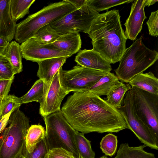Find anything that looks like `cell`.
<instances>
[{"instance_id": "obj_33", "label": "cell", "mask_w": 158, "mask_h": 158, "mask_svg": "<svg viewBox=\"0 0 158 158\" xmlns=\"http://www.w3.org/2000/svg\"><path fill=\"white\" fill-rule=\"evenodd\" d=\"M149 34L156 37L158 35V10L151 12L147 22Z\"/></svg>"}, {"instance_id": "obj_42", "label": "cell", "mask_w": 158, "mask_h": 158, "mask_svg": "<svg viewBox=\"0 0 158 158\" xmlns=\"http://www.w3.org/2000/svg\"></svg>"}, {"instance_id": "obj_39", "label": "cell", "mask_w": 158, "mask_h": 158, "mask_svg": "<svg viewBox=\"0 0 158 158\" xmlns=\"http://www.w3.org/2000/svg\"><path fill=\"white\" fill-rule=\"evenodd\" d=\"M158 0H148L146 6H149L155 4Z\"/></svg>"}, {"instance_id": "obj_18", "label": "cell", "mask_w": 158, "mask_h": 158, "mask_svg": "<svg viewBox=\"0 0 158 158\" xmlns=\"http://www.w3.org/2000/svg\"><path fill=\"white\" fill-rule=\"evenodd\" d=\"M123 83L119 81L114 73L109 72L87 91L99 97L103 95L107 96L111 91Z\"/></svg>"}, {"instance_id": "obj_25", "label": "cell", "mask_w": 158, "mask_h": 158, "mask_svg": "<svg viewBox=\"0 0 158 158\" xmlns=\"http://www.w3.org/2000/svg\"><path fill=\"white\" fill-rule=\"evenodd\" d=\"M84 134L76 131L75 136L76 145L80 158H95L91 141L85 137Z\"/></svg>"}, {"instance_id": "obj_24", "label": "cell", "mask_w": 158, "mask_h": 158, "mask_svg": "<svg viewBox=\"0 0 158 158\" xmlns=\"http://www.w3.org/2000/svg\"><path fill=\"white\" fill-rule=\"evenodd\" d=\"M129 84L122 85L111 91L108 95L105 100L106 102L113 107L118 109L123 104V100L127 92L131 88Z\"/></svg>"}, {"instance_id": "obj_38", "label": "cell", "mask_w": 158, "mask_h": 158, "mask_svg": "<svg viewBox=\"0 0 158 158\" xmlns=\"http://www.w3.org/2000/svg\"><path fill=\"white\" fill-rule=\"evenodd\" d=\"M10 42L0 37V56H3L5 51Z\"/></svg>"}, {"instance_id": "obj_14", "label": "cell", "mask_w": 158, "mask_h": 158, "mask_svg": "<svg viewBox=\"0 0 158 158\" xmlns=\"http://www.w3.org/2000/svg\"><path fill=\"white\" fill-rule=\"evenodd\" d=\"M75 61L77 65L86 68L110 72V64L94 49L80 50L76 56Z\"/></svg>"}, {"instance_id": "obj_28", "label": "cell", "mask_w": 158, "mask_h": 158, "mask_svg": "<svg viewBox=\"0 0 158 158\" xmlns=\"http://www.w3.org/2000/svg\"><path fill=\"white\" fill-rule=\"evenodd\" d=\"M22 104L20 98L9 95L0 101V120L9 113H12Z\"/></svg>"}, {"instance_id": "obj_11", "label": "cell", "mask_w": 158, "mask_h": 158, "mask_svg": "<svg viewBox=\"0 0 158 158\" xmlns=\"http://www.w3.org/2000/svg\"><path fill=\"white\" fill-rule=\"evenodd\" d=\"M69 93L60 85L58 70L50 84L44 85L43 94L39 102L40 115L44 117L60 111L62 101Z\"/></svg>"}, {"instance_id": "obj_5", "label": "cell", "mask_w": 158, "mask_h": 158, "mask_svg": "<svg viewBox=\"0 0 158 158\" xmlns=\"http://www.w3.org/2000/svg\"><path fill=\"white\" fill-rule=\"evenodd\" d=\"M8 124L0 135V158H17L26 150L29 119L19 107L11 113Z\"/></svg>"}, {"instance_id": "obj_1", "label": "cell", "mask_w": 158, "mask_h": 158, "mask_svg": "<svg viewBox=\"0 0 158 158\" xmlns=\"http://www.w3.org/2000/svg\"><path fill=\"white\" fill-rule=\"evenodd\" d=\"M61 111L72 127L84 134L117 133L128 129L118 109L88 91L74 92L68 98Z\"/></svg>"}, {"instance_id": "obj_29", "label": "cell", "mask_w": 158, "mask_h": 158, "mask_svg": "<svg viewBox=\"0 0 158 158\" xmlns=\"http://www.w3.org/2000/svg\"><path fill=\"white\" fill-rule=\"evenodd\" d=\"M134 0H86V4L97 12L107 10L115 6L132 2Z\"/></svg>"}, {"instance_id": "obj_9", "label": "cell", "mask_w": 158, "mask_h": 158, "mask_svg": "<svg viewBox=\"0 0 158 158\" xmlns=\"http://www.w3.org/2000/svg\"><path fill=\"white\" fill-rule=\"evenodd\" d=\"M123 103V105L118 110L124 119L128 129L147 147L158 150V138L136 113L130 90L126 93Z\"/></svg>"}, {"instance_id": "obj_12", "label": "cell", "mask_w": 158, "mask_h": 158, "mask_svg": "<svg viewBox=\"0 0 158 158\" xmlns=\"http://www.w3.org/2000/svg\"><path fill=\"white\" fill-rule=\"evenodd\" d=\"M20 48L22 57L26 60L37 63L49 58L60 57L67 58L71 56L57 48L52 43L42 44L33 37L21 44Z\"/></svg>"}, {"instance_id": "obj_30", "label": "cell", "mask_w": 158, "mask_h": 158, "mask_svg": "<svg viewBox=\"0 0 158 158\" xmlns=\"http://www.w3.org/2000/svg\"><path fill=\"white\" fill-rule=\"evenodd\" d=\"M118 142L117 136L109 133L102 138L100 143V148L106 156L112 157L116 153Z\"/></svg>"}, {"instance_id": "obj_34", "label": "cell", "mask_w": 158, "mask_h": 158, "mask_svg": "<svg viewBox=\"0 0 158 158\" xmlns=\"http://www.w3.org/2000/svg\"><path fill=\"white\" fill-rule=\"evenodd\" d=\"M47 158H75L73 154L62 148H53L49 149Z\"/></svg>"}, {"instance_id": "obj_22", "label": "cell", "mask_w": 158, "mask_h": 158, "mask_svg": "<svg viewBox=\"0 0 158 158\" xmlns=\"http://www.w3.org/2000/svg\"><path fill=\"white\" fill-rule=\"evenodd\" d=\"M45 131L40 124L32 125L28 128L25 137L26 150L29 153L32 152L37 145L45 137Z\"/></svg>"}, {"instance_id": "obj_20", "label": "cell", "mask_w": 158, "mask_h": 158, "mask_svg": "<svg viewBox=\"0 0 158 158\" xmlns=\"http://www.w3.org/2000/svg\"><path fill=\"white\" fill-rule=\"evenodd\" d=\"M147 146L143 145L135 147H130L127 143L120 144L114 158H156L154 154L144 150Z\"/></svg>"}, {"instance_id": "obj_15", "label": "cell", "mask_w": 158, "mask_h": 158, "mask_svg": "<svg viewBox=\"0 0 158 158\" xmlns=\"http://www.w3.org/2000/svg\"><path fill=\"white\" fill-rule=\"evenodd\" d=\"M10 0H0V37L10 42L14 38L16 22L10 12Z\"/></svg>"}, {"instance_id": "obj_26", "label": "cell", "mask_w": 158, "mask_h": 158, "mask_svg": "<svg viewBox=\"0 0 158 158\" xmlns=\"http://www.w3.org/2000/svg\"><path fill=\"white\" fill-rule=\"evenodd\" d=\"M61 35L49 24L39 29L32 37L42 44H49L54 42Z\"/></svg>"}, {"instance_id": "obj_8", "label": "cell", "mask_w": 158, "mask_h": 158, "mask_svg": "<svg viewBox=\"0 0 158 158\" xmlns=\"http://www.w3.org/2000/svg\"><path fill=\"white\" fill-rule=\"evenodd\" d=\"M130 91L136 113L158 138V95L135 87Z\"/></svg>"}, {"instance_id": "obj_21", "label": "cell", "mask_w": 158, "mask_h": 158, "mask_svg": "<svg viewBox=\"0 0 158 158\" xmlns=\"http://www.w3.org/2000/svg\"><path fill=\"white\" fill-rule=\"evenodd\" d=\"M3 56L10 62L15 74L22 71V56L20 45L15 40L10 42Z\"/></svg>"}, {"instance_id": "obj_19", "label": "cell", "mask_w": 158, "mask_h": 158, "mask_svg": "<svg viewBox=\"0 0 158 158\" xmlns=\"http://www.w3.org/2000/svg\"><path fill=\"white\" fill-rule=\"evenodd\" d=\"M128 83L131 87H135L158 95V79L151 71L137 75L131 79Z\"/></svg>"}, {"instance_id": "obj_32", "label": "cell", "mask_w": 158, "mask_h": 158, "mask_svg": "<svg viewBox=\"0 0 158 158\" xmlns=\"http://www.w3.org/2000/svg\"><path fill=\"white\" fill-rule=\"evenodd\" d=\"M15 75L9 60L4 56H0V80L14 78Z\"/></svg>"}, {"instance_id": "obj_4", "label": "cell", "mask_w": 158, "mask_h": 158, "mask_svg": "<svg viewBox=\"0 0 158 158\" xmlns=\"http://www.w3.org/2000/svg\"><path fill=\"white\" fill-rule=\"evenodd\" d=\"M77 9L66 0L50 4L16 24L14 38L22 44L33 37L41 27Z\"/></svg>"}, {"instance_id": "obj_3", "label": "cell", "mask_w": 158, "mask_h": 158, "mask_svg": "<svg viewBox=\"0 0 158 158\" xmlns=\"http://www.w3.org/2000/svg\"><path fill=\"white\" fill-rule=\"evenodd\" d=\"M143 35L125 49L114 70L118 79L128 83L133 77L151 67L158 59V52L147 47L142 42Z\"/></svg>"}, {"instance_id": "obj_16", "label": "cell", "mask_w": 158, "mask_h": 158, "mask_svg": "<svg viewBox=\"0 0 158 158\" xmlns=\"http://www.w3.org/2000/svg\"><path fill=\"white\" fill-rule=\"evenodd\" d=\"M67 58L60 57L46 59L38 62L37 76L43 81L44 85H48L54 76L65 63Z\"/></svg>"}, {"instance_id": "obj_41", "label": "cell", "mask_w": 158, "mask_h": 158, "mask_svg": "<svg viewBox=\"0 0 158 158\" xmlns=\"http://www.w3.org/2000/svg\"><path fill=\"white\" fill-rule=\"evenodd\" d=\"M99 158H108L107 157V156H103Z\"/></svg>"}, {"instance_id": "obj_13", "label": "cell", "mask_w": 158, "mask_h": 158, "mask_svg": "<svg viewBox=\"0 0 158 158\" xmlns=\"http://www.w3.org/2000/svg\"><path fill=\"white\" fill-rule=\"evenodd\" d=\"M148 0H135L132 2L130 15L124 25V34L127 39L134 41L142 28L144 20L147 18L144 9Z\"/></svg>"}, {"instance_id": "obj_10", "label": "cell", "mask_w": 158, "mask_h": 158, "mask_svg": "<svg viewBox=\"0 0 158 158\" xmlns=\"http://www.w3.org/2000/svg\"><path fill=\"white\" fill-rule=\"evenodd\" d=\"M99 14L86 4L49 24L61 35L72 32L88 34L93 21Z\"/></svg>"}, {"instance_id": "obj_6", "label": "cell", "mask_w": 158, "mask_h": 158, "mask_svg": "<svg viewBox=\"0 0 158 158\" xmlns=\"http://www.w3.org/2000/svg\"><path fill=\"white\" fill-rule=\"evenodd\" d=\"M46 126L45 138L49 149L62 148L80 158L76 145V132L64 116L61 110L44 117Z\"/></svg>"}, {"instance_id": "obj_31", "label": "cell", "mask_w": 158, "mask_h": 158, "mask_svg": "<svg viewBox=\"0 0 158 158\" xmlns=\"http://www.w3.org/2000/svg\"><path fill=\"white\" fill-rule=\"evenodd\" d=\"M49 150L44 138L37 145L32 152L29 153L26 150L23 155L24 158H47Z\"/></svg>"}, {"instance_id": "obj_2", "label": "cell", "mask_w": 158, "mask_h": 158, "mask_svg": "<svg viewBox=\"0 0 158 158\" xmlns=\"http://www.w3.org/2000/svg\"><path fill=\"white\" fill-rule=\"evenodd\" d=\"M93 49L110 64L119 61L126 49L127 40L118 10L100 14L93 21L89 33Z\"/></svg>"}, {"instance_id": "obj_7", "label": "cell", "mask_w": 158, "mask_h": 158, "mask_svg": "<svg viewBox=\"0 0 158 158\" xmlns=\"http://www.w3.org/2000/svg\"><path fill=\"white\" fill-rule=\"evenodd\" d=\"M107 73L77 64L70 70H64L62 67L59 70L60 85L69 92L87 90Z\"/></svg>"}, {"instance_id": "obj_40", "label": "cell", "mask_w": 158, "mask_h": 158, "mask_svg": "<svg viewBox=\"0 0 158 158\" xmlns=\"http://www.w3.org/2000/svg\"><path fill=\"white\" fill-rule=\"evenodd\" d=\"M17 158H24V156L23 154H22L20 155Z\"/></svg>"}, {"instance_id": "obj_35", "label": "cell", "mask_w": 158, "mask_h": 158, "mask_svg": "<svg viewBox=\"0 0 158 158\" xmlns=\"http://www.w3.org/2000/svg\"><path fill=\"white\" fill-rule=\"evenodd\" d=\"M14 79L0 80V101L8 95Z\"/></svg>"}, {"instance_id": "obj_23", "label": "cell", "mask_w": 158, "mask_h": 158, "mask_svg": "<svg viewBox=\"0 0 158 158\" xmlns=\"http://www.w3.org/2000/svg\"><path fill=\"white\" fill-rule=\"evenodd\" d=\"M35 0H10V8L13 19L16 22L29 13V9Z\"/></svg>"}, {"instance_id": "obj_37", "label": "cell", "mask_w": 158, "mask_h": 158, "mask_svg": "<svg viewBox=\"0 0 158 158\" xmlns=\"http://www.w3.org/2000/svg\"><path fill=\"white\" fill-rule=\"evenodd\" d=\"M77 9H79L86 4V0H66Z\"/></svg>"}, {"instance_id": "obj_27", "label": "cell", "mask_w": 158, "mask_h": 158, "mask_svg": "<svg viewBox=\"0 0 158 158\" xmlns=\"http://www.w3.org/2000/svg\"><path fill=\"white\" fill-rule=\"evenodd\" d=\"M44 87L43 81L40 79L37 80L30 90L20 98L22 104L32 102H39L43 94Z\"/></svg>"}, {"instance_id": "obj_17", "label": "cell", "mask_w": 158, "mask_h": 158, "mask_svg": "<svg viewBox=\"0 0 158 158\" xmlns=\"http://www.w3.org/2000/svg\"><path fill=\"white\" fill-rule=\"evenodd\" d=\"M52 44L57 48L72 56L80 50L81 40L79 33L72 32L60 35Z\"/></svg>"}, {"instance_id": "obj_36", "label": "cell", "mask_w": 158, "mask_h": 158, "mask_svg": "<svg viewBox=\"0 0 158 158\" xmlns=\"http://www.w3.org/2000/svg\"><path fill=\"white\" fill-rule=\"evenodd\" d=\"M11 113H9L3 117L0 120V135L8 125Z\"/></svg>"}]
</instances>
